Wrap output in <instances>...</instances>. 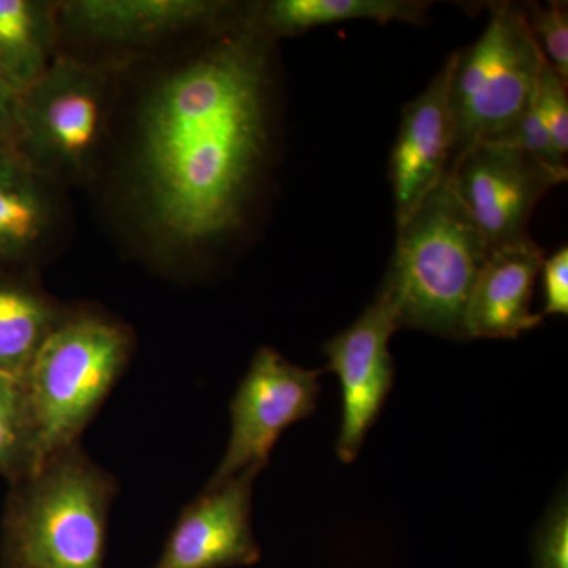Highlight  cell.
<instances>
[{"label":"cell","instance_id":"cell-1","mask_svg":"<svg viewBox=\"0 0 568 568\" xmlns=\"http://www.w3.org/2000/svg\"><path fill=\"white\" fill-rule=\"evenodd\" d=\"M272 41L254 7L149 93L138 173L168 241L209 244L241 224L268 151Z\"/></svg>","mask_w":568,"mask_h":568},{"label":"cell","instance_id":"cell-2","mask_svg":"<svg viewBox=\"0 0 568 568\" xmlns=\"http://www.w3.org/2000/svg\"><path fill=\"white\" fill-rule=\"evenodd\" d=\"M119 484L80 444L11 481L0 568H106L108 519Z\"/></svg>","mask_w":568,"mask_h":568},{"label":"cell","instance_id":"cell-3","mask_svg":"<svg viewBox=\"0 0 568 568\" xmlns=\"http://www.w3.org/2000/svg\"><path fill=\"white\" fill-rule=\"evenodd\" d=\"M132 353L126 325L92 310H65L24 375L29 473L80 444Z\"/></svg>","mask_w":568,"mask_h":568},{"label":"cell","instance_id":"cell-4","mask_svg":"<svg viewBox=\"0 0 568 568\" xmlns=\"http://www.w3.org/2000/svg\"><path fill=\"white\" fill-rule=\"evenodd\" d=\"M489 252L444 179L398 226L394 260L383 286L398 308L399 328L466 339L467 304Z\"/></svg>","mask_w":568,"mask_h":568},{"label":"cell","instance_id":"cell-5","mask_svg":"<svg viewBox=\"0 0 568 568\" xmlns=\"http://www.w3.org/2000/svg\"><path fill=\"white\" fill-rule=\"evenodd\" d=\"M544 61L525 6L489 3L487 28L473 47L458 51L452 78V163L510 130L532 100Z\"/></svg>","mask_w":568,"mask_h":568},{"label":"cell","instance_id":"cell-6","mask_svg":"<svg viewBox=\"0 0 568 568\" xmlns=\"http://www.w3.org/2000/svg\"><path fill=\"white\" fill-rule=\"evenodd\" d=\"M103 69L54 55L39 80L18 93L17 152L43 178H80L91 170L106 122Z\"/></svg>","mask_w":568,"mask_h":568},{"label":"cell","instance_id":"cell-7","mask_svg":"<svg viewBox=\"0 0 568 568\" xmlns=\"http://www.w3.org/2000/svg\"><path fill=\"white\" fill-rule=\"evenodd\" d=\"M320 369L291 364L274 347H261L231 402V436L207 487L245 470L260 474L290 426L315 414Z\"/></svg>","mask_w":568,"mask_h":568},{"label":"cell","instance_id":"cell-8","mask_svg":"<svg viewBox=\"0 0 568 568\" xmlns=\"http://www.w3.org/2000/svg\"><path fill=\"white\" fill-rule=\"evenodd\" d=\"M447 179L489 250H496L529 237L537 204L567 174L518 149L485 142L455 160Z\"/></svg>","mask_w":568,"mask_h":568},{"label":"cell","instance_id":"cell-9","mask_svg":"<svg viewBox=\"0 0 568 568\" xmlns=\"http://www.w3.org/2000/svg\"><path fill=\"white\" fill-rule=\"evenodd\" d=\"M398 328L394 297L386 286H381L375 301L354 324L332 336L323 347L328 368L342 386V428L335 448L343 463H353L361 454L366 435L394 388L395 365L388 345Z\"/></svg>","mask_w":568,"mask_h":568},{"label":"cell","instance_id":"cell-10","mask_svg":"<svg viewBox=\"0 0 568 568\" xmlns=\"http://www.w3.org/2000/svg\"><path fill=\"white\" fill-rule=\"evenodd\" d=\"M260 474L245 470L183 508L162 556L152 568H234L253 566L261 548L253 536L252 496Z\"/></svg>","mask_w":568,"mask_h":568},{"label":"cell","instance_id":"cell-11","mask_svg":"<svg viewBox=\"0 0 568 568\" xmlns=\"http://www.w3.org/2000/svg\"><path fill=\"white\" fill-rule=\"evenodd\" d=\"M457 59L458 52L452 54L428 88L403 110L388 166L396 226L410 219L450 170L455 134L450 89Z\"/></svg>","mask_w":568,"mask_h":568},{"label":"cell","instance_id":"cell-12","mask_svg":"<svg viewBox=\"0 0 568 568\" xmlns=\"http://www.w3.org/2000/svg\"><path fill=\"white\" fill-rule=\"evenodd\" d=\"M233 3L215 0H70L58 3L61 32L103 44H145L216 26Z\"/></svg>","mask_w":568,"mask_h":568},{"label":"cell","instance_id":"cell-13","mask_svg":"<svg viewBox=\"0 0 568 568\" xmlns=\"http://www.w3.org/2000/svg\"><path fill=\"white\" fill-rule=\"evenodd\" d=\"M544 261L530 237L491 250L467 304L466 338H517L544 323L530 308Z\"/></svg>","mask_w":568,"mask_h":568},{"label":"cell","instance_id":"cell-14","mask_svg":"<svg viewBox=\"0 0 568 568\" xmlns=\"http://www.w3.org/2000/svg\"><path fill=\"white\" fill-rule=\"evenodd\" d=\"M48 183L17 149L0 153V268L28 260L50 230Z\"/></svg>","mask_w":568,"mask_h":568},{"label":"cell","instance_id":"cell-15","mask_svg":"<svg viewBox=\"0 0 568 568\" xmlns=\"http://www.w3.org/2000/svg\"><path fill=\"white\" fill-rule=\"evenodd\" d=\"M59 32L58 3L0 0V84L18 95L39 80Z\"/></svg>","mask_w":568,"mask_h":568},{"label":"cell","instance_id":"cell-16","mask_svg":"<svg viewBox=\"0 0 568 568\" xmlns=\"http://www.w3.org/2000/svg\"><path fill=\"white\" fill-rule=\"evenodd\" d=\"M429 6L417 0H272L256 7V18L275 40L354 20L424 24Z\"/></svg>","mask_w":568,"mask_h":568},{"label":"cell","instance_id":"cell-17","mask_svg":"<svg viewBox=\"0 0 568 568\" xmlns=\"http://www.w3.org/2000/svg\"><path fill=\"white\" fill-rule=\"evenodd\" d=\"M65 315L43 291L0 268V366L24 381L48 335Z\"/></svg>","mask_w":568,"mask_h":568},{"label":"cell","instance_id":"cell-18","mask_svg":"<svg viewBox=\"0 0 568 568\" xmlns=\"http://www.w3.org/2000/svg\"><path fill=\"white\" fill-rule=\"evenodd\" d=\"M526 18L541 54L568 81V10L566 2L526 3Z\"/></svg>","mask_w":568,"mask_h":568},{"label":"cell","instance_id":"cell-19","mask_svg":"<svg viewBox=\"0 0 568 568\" xmlns=\"http://www.w3.org/2000/svg\"><path fill=\"white\" fill-rule=\"evenodd\" d=\"M534 103L541 122L547 126L556 151L562 159L568 152V97L567 81L545 59L534 92Z\"/></svg>","mask_w":568,"mask_h":568},{"label":"cell","instance_id":"cell-20","mask_svg":"<svg viewBox=\"0 0 568 568\" xmlns=\"http://www.w3.org/2000/svg\"><path fill=\"white\" fill-rule=\"evenodd\" d=\"M534 568H568L567 493H559L538 525Z\"/></svg>","mask_w":568,"mask_h":568},{"label":"cell","instance_id":"cell-21","mask_svg":"<svg viewBox=\"0 0 568 568\" xmlns=\"http://www.w3.org/2000/svg\"><path fill=\"white\" fill-rule=\"evenodd\" d=\"M31 467L24 426L0 414V476L10 481L26 476Z\"/></svg>","mask_w":568,"mask_h":568},{"label":"cell","instance_id":"cell-22","mask_svg":"<svg viewBox=\"0 0 568 568\" xmlns=\"http://www.w3.org/2000/svg\"><path fill=\"white\" fill-rule=\"evenodd\" d=\"M544 312L541 316L568 315V248L562 246L541 264Z\"/></svg>","mask_w":568,"mask_h":568},{"label":"cell","instance_id":"cell-23","mask_svg":"<svg viewBox=\"0 0 568 568\" xmlns=\"http://www.w3.org/2000/svg\"><path fill=\"white\" fill-rule=\"evenodd\" d=\"M0 414L13 418L26 429L24 381L7 372L2 366H0Z\"/></svg>","mask_w":568,"mask_h":568},{"label":"cell","instance_id":"cell-24","mask_svg":"<svg viewBox=\"0 0 568 568\" xmlns=\"http://www.w3.org/2000/svg\"><path fill=\"white\" fill-rule=\"evenodd\" d=\"M18 142V95L0 84V153L13 151Z\"/></svg>","mask_w":568,"mask_h":568}]
</instances>
